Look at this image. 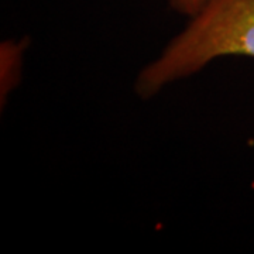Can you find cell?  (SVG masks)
<instances>
[{"instance_id": "obj_1", "label": "cell", "mask_w": 254, "mask_h": 254, "mask_svg": "<svg viewBox=\"0 0 254 254\" xmlns=\"http://www.w3.org/2000/svg\"><path fill=\"white\" fill-rule=\"evenodd\" d=\"M226 57L254 58V0H212L140 71L134 88L153 98Z\"/></svg>"}, {"instance_id": "obj_2", "label": "cell", "mask_w": 254, "mask_h": 254, "mask_svg": "<svg viewBox=\"0 0 254 254\" xmlns=\"http://www.w3.org/2000/svg\"><path fill=\"white\" fill-rule=\"evenodd\" d=\"M210 1L212 0H170L173 9L188 18L198 14Z\"/></svg>"}]
</instances>
